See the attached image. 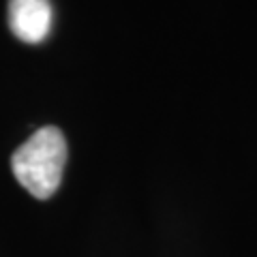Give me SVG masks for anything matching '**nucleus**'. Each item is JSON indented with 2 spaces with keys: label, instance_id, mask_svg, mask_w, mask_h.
<instances>
[{
  "label": "nucleus",
  "instance_id": "1",
  "mask_svg": "<svg viewBox=\"0 0 257 257\" xmlns=\"http://www.w3.org/2000/svg\"><path fill=\"white\" fill-rule=\"evenodd\" d=\"M67 155V140L60 128L41 126L13 152L11 170L32 197L50 199L60 187Z\"/></svg>",
  "mask_w": 257,
  "mask_h": 257
},
{
  "label": "nucleus",
  "instance_id": "2",
  "mask_svg": "<svg viewBox=\"0 0 257 257\" xmlns=\"http://www.w3.org/2000/svg\"><path fill=\"white\" fill-rule=\"evenodd\" d=\"M9 28L24 43H41L52 32L54 11L50 0H9Z\"/></svg>",
  "mask_w": 257,
  "mask_h": 257
}]
</instances>
